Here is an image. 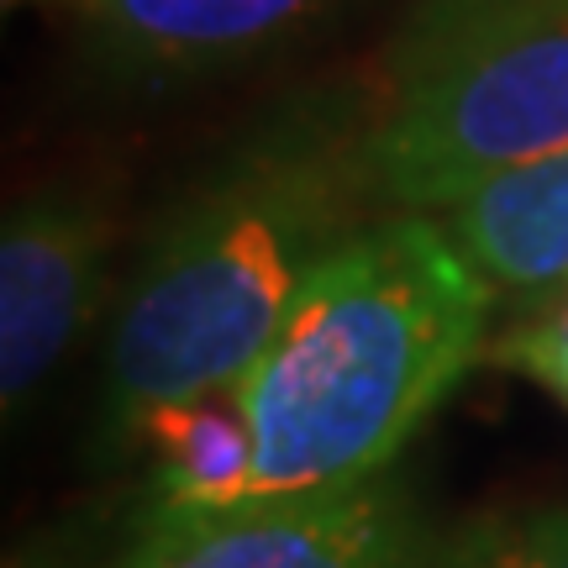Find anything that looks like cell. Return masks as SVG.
Segmentation results:
<instances>
[{"label":"cell","mask_w":568,"mask_h":568,"mask_svg":"<svg viewBox=\"0 0 568 568\" xmlns=\"http://www.w3.org/2000/svg\"><path fill=\"white\" fill-rule=\"evenodd\" d=\"M489 364L521 374L531 385H542L568 410V290L548 295L521 311V322L506 326L489 343Z\"/></svg>","instance_id":"10"},{"label":"cell","mask_w":568,"mask_h":568,"mask_svg":"<svg viewBox=\"0 0 568 568\" xmlns=\"http://www.w3.org/2000/svg\"><path fill=\"white\" fill-rule=\"evenodd\" d=\"M368 84H326L243 132L163 211L101 364V443L126 453L159 406L243 379L316 268L385 216Z\"/></svg>","instance_id":"1"},{"label":"cell","mask_w":568,"mask_h":568,"mask_svg":"<svg viewBox=\"0 0 568 568\" xmlns=\"http://www.w3.org/2000/svg\"><path fill=\"white\" fill-rule=\"evenodd\" d=\"M90 53L111 80L184 84L264 59L343 0H80Z\"/></svg>","instance_id":"6"},{"label":"cell","mask_w":568,"mask_h":568,"mask_svg":"<svg viewBox=\"0 0 568 568\" xmlns=\"http://www.w3.org/2000/svg\"><path fill=\"white\" fill-rule=\"evenodd\" d=\"M368 111L385 211L443 216L568 148V0H416L379 53Z\"/></svg>","instance_id":"3"},{"label":"cell","mask_w":568,"mask_h":568,"mask_svg":"<svg viewBox=\"0 0 568 568\" xmlns=\"http://www.w3.org/2000/svg\"><path fill=\"white\" fill-rule=\"evenodd\" d=\"M464 264L495 301L537 305L568 290V148L485 180L443 211Z\"/></svg>","instance_id":"7"},{"label":"cell","mask_w":568,"mask_h":568,"mask_svg":"<svg viewBox=\"0 0 568 568\" xmlns=\"http://www.w3.org/2000/svg\"><path fill=\"white\" fill-rule=\"evenodd\" d=\"M489 284L443 216L385 211L295 290L237 379L253 474L243 506L368 485L485 358Z\"/></svg>","instance_id":"2"},{"label":"cell","mask_w":568,"mask_h":568,"mask_svg":"<svg viewBox=\"0 0 568 568\" xmlns=\"http://www.w3.org/2000/svg\"><path fill=\"white\" fill-rule=\"evenodd\" d=\"M116 216L101 190L38 184L0 222V400L17 422L95 326Z\"/></svg>","instance_id":"5"},{"label":"cell","mask_w":568,"mask_h":568,"mask_svg":"<svg viewBox=\"0 0 568 568\" xmlns=\"http://www.w3.org/2000/svg\"><path fill=\"white\" fill-rule=\"evenodd\" d=\"M126 447H148V485L159 510H237L253 474L237 389H211L195 400L159 406Z\"/></svg>","instance_id":"8"},{"label":"cell","mask_w":568,"mask_h":568,"mask_svg":"<svg viewBox=\"0 0 568 568\" xmlns=\"http://www.w3.org/2000/svg\"><path fill=\"white\" fill-rule=\"evenodd\" d=\"M432 568H568V506L479 521L443 542Z\"/></svg>","instance_id":"9"},{"label":"cell","mask_w":568,"mask_h":568,"mask_svg":"<svg viewBox=\"0 0 568 568\" xmlns=\"http://www.w3.org/2000/svg\"><path fill=\"white\" fill-rule=\"evenodd\" d=\"M443 537L400 479L247 510L148 506L122 568H432Z\"/></svg>","instance_id":"4"}]
</instances>
